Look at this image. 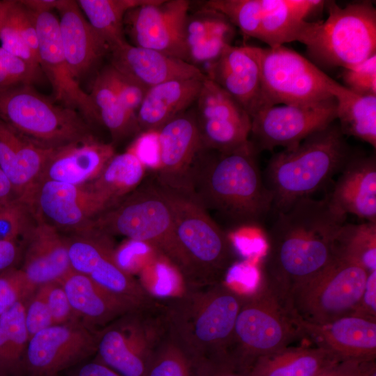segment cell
<instances>
[{
  "mask_svg": "<svg viewBox=\"0 0 376 376\" xmlns=\"http://www.w3.org/2000/svg\"><path fill=\"white\" fill-rule=\"evenodd\" d=\"M205 8L223 15L238 27L244 36L257 38L260 0H210L206 2Z\"/></svg>",
  "mask_w": 376,
  "mask_h": 376,
  "instance_id": "obj_42",
  "label": "cell"
},
{
  "mask_svg": "<svg viewBox=\"0 0 376 376\" xmlns=\"http://www.w3.org/2000/svg\"><path fill=\"white\" fill-rule=\"evenodd\" d=\"M195 103L194 115L203 148L227 151L249 141L250 116L206 76Z\"/></svg>",
  "mask_w": 376,
  "mask_h": 376,
  "instance_id": "obj_18",
  "label": "cell"
},
{
  "mask_svg": "<svg viewBox=\"0 0 376 376\" xmlns=\"http://www.w3.org/2000/svg\"><path fill=\"white\" fill-rule=\"evenodd\" d=\"M328 17L313 22L303 44L314 62L347 68L376 54V9L373 1L339 6L327 1Z\"/></svg>",
  "mask_w": 376,
  "mask_h": 376,
  "instance_id": "obj_7",
  "label": "cell"
},
{
  "mask_svg": "<svg viewBox=\"0 0 376 376\" xmlns=\"http://www.w3.org/2000/svg\"><path fill=\"white\" fill-rule=\"evenodd\" d=\"M276 213L261 269L265 281L289 297L337 259L334 241L347 215L327 196L303 198Z\"/></svg>",
  "mask_w": 376,
  "mask_h": 376,
  "instance_id": "obj_1",
  "label": "cell"
},
{
  "mask_svg": "<svg viewBox=\"0 0 376 376\" xmlns=\"http://www.w3.org/2000/svg\"><path fill=\"white\" fill-rule=\"evenodd\" d=\"M59 0H24L21 2L33 13L51 11L56 8Z\"/></svg>",
  "mask_w": 376,
  "mask_h": 376,
  "instance_id": "obj_57",
  "label": "cell"
},
{
  "mask_svg": "<svg viewBox=\"0 0 376 376\" xmlns=\"http://www.w3.org/2000/svg\"><path fill=\"white\" fill-rule=\"evenodd\" d=\"M234 36L233 25L221 14L212 26L188 47L189 63H211L229 45Z\"/></svg>",
  "mask_w": 376,
  "mask_h": 376,
  "instance_id": "obj_41",
  "label": "cell"
},
{
  "mask_svg": "<svg viewBox=\"0 0 376 376\" xmlns=\"http://www.w3.org/2000/svg\"><path fill=\"white\" fill-rule=\"evenodd\" d=\"M243 298L224 281L185 286L164 303L169 334L194 359L228 349Z\"/></svg>",
  "mask_w": 376,
  "mask_h": 376,
  "instance_id": "obj_4",
  "label": "cell"
},
{
  "mask_svg": "<svg viewBox=\"0 0 376 376\" xmlns=\"http://www.w3.org/2000/svg\"><path fill=\"white\" fill-rule=\"evenodd\" d=\"M38 222L30 203L14 198L0 205V240L25 244Z\"/></svg>",
  "mask_w": 376,
  "mask_h": 376,
  "instance_id": "obj_39",
  "label": "cell"
},
{
  "mask_svg": "<svg viewBox=\"0 0 376 376\" xmlns=\"http://www.w3.org/2000/svg\"><path fill=\"white\" fill-rule=\"evenodd\" d=\"M195 361L168 331L154 353L144 376H194Z\"/></svg>",
  "mask_w": 376,
  "mask_h": 376,
  "instance_id": "obj_40",
  "label": "cell"
},
{
  "mask_svg": "<svg viewBox=\"0 0 376 376\" xmlns=\"http://www.w3.org/2000/svg\"><path fill=\"white\" fill-rule=\"evenodd\" d=\"M21 198L30 203L39 221L72 235L92 230L95 219L113 205L88 184L75 185L52 180L38 181Z\"/></svg>",
  "mask_w": 376,
  "mask_h": 376,
  "instance_id": "obj_13",
  "label": "cell"
},
{
  "mask_svg": "<svg viewBox=\"0 0 376 376\" xmlns=\"http://www.w3.org/2000/svg\"><path fill=\"white\" fill-rule=\"evenodd\" d=\"M336 120L334 97L311 104L270 106L251 117L249 140L258 152L278 146L291 148Z\"/></svg>",
  "mask_w": 376,
  "mask_h": 376,
  "instance_id": "obj_14",
  "label": "cell"
},
{
  "mask_svg": "<svg viewBox=\"0 0 376 376\" xmlns=\"http://www.w3.org/2000/svg\"><path fill=\"white\" fill-rule=\"evenodd\" d=\"M316 376H376L375 360H341Z\"/></svg>",
  "mask_w": 376,
  "mask_h": 376,
  "instance_id": "obj_53",
  "label": "cell"
},
{
  "mask_svg": "<svg viewBox=\"0 0 376 376\" xmlns=\"http://www.w3.org/2000/svg\"><path fill=\"white\" fill-rule=\"evenodd\" d=\"M105 69L123 105L130 116L137 120V113L148 89L111 65Z\"/></svg>",
  "mask_w": 376,
  "mask_h": 376,
  "instance_id": "obj_49",
  "label": "cell"
},
{
  "mask_svg": "<svg viewBox=\"0 0 376 376\" xmlns=\"http://www.w3.org/2000/svg\"><path fill=\"white\" fill-rule=\"evenodd\" d=\"M151 0H79L77 3L108 50L125 41L124 18L127 13Z\"/></svg>",
  "mask_w": 376,
  "mask_h": 376,
  "instance_id": "obj_35",
  "label": "cell"
},
{
  "mask_svg": "<svg viewBox=\"0 0 376 376\" xmlns=\"http://www.w3.org/2000/svg\"><path fill=\"white\" fill-rule=\"evenodd\" d=\"M353 314L376 320V270L368 273L361 298Z\"/></svg>",
  "mask_w": 376,
  "mask_h": 376,
  "instance_id": "obj_54",
  "label": "cell"
},
{
  "mask_svg": "<svg viewBox=\"0 0 376 376\" xmlns=\"http://www.w3.org/2000/svg\"><path fill=\"white\" fill-rule=\"evenodd\" d=\"M14 198L16 196L10 181L0 168V205Z\"/></svg>",
  "mask_w": 376,
  "mask_h": 376,
  "instance_id": "obj_58",
  "label": "cell"
},
{
  "mask_svg": "<svg viewBox=\"0 0 376 376\" xmlns=\"http://www.w3.org/2000/svg\"><path fill=\"white\" fill-rule=\"evenodd\" d=\"M38 71L22 59L0 47V90L19 84H31Z\"/></svg>",
  "mask_w": 376,
  "mask_h": 376,
  "instance_id": "obj_47",
  "label": "cell"
},
{
  "mask_svg": "<svg viewBox=\"0 0 376 376\" xmlns=\"http://www.w3.org/2000/svg\"><path fill=\"white\" fill-rule=\"evenodd\" d=\"M210 63L205 76L236 100L251 118L267 107L252 46L229 45Z\"/></svg>",
  "mask_w": 376,
  "mask_h": 376,
  "instance_id": "obj_21",
  "label": "cell"
},
{
  "mask_svg": "<svg viewBox=\"0 0 376 376\" xmlns=\"http://www.w3.org/2000/svg\"><path fill=\"white\" fill-rule=\"evenodd\" d=\"M325 2L320 0H260L256 39L266 43L269 47L294 41L303 43L313 24L306 18Z\"/></svg>",
  "mask_w": 376,
  "mask_h": 376,
  "instance_id": "obj_30",
  "label": "cell"
},
{
  "mask_svg": "<svg viewBox=\"0 0 376 376\" xmlns=\"http://www.w3.org/2000/svg\"><path fill=\"white\" fill-rule=\"evenodd\" d=\"M19 254L18 244L11 241L0 240V271L10 267Z\"/></svg>",
  "mask_w": 376,
  "mask_h": 376,
  "instance_id": "obj_56",
  "label": "cell"
},
{
  "mask_svg": "<svg viewBox=\"0 0 376 376\" xmlns=\"http://www.w3.org/2000/svg\"><path fill=\"white\" fill-rule=\"evenodd\" d=\"M168 331L164 303L154 300L97 332V360L120 376H144Z\"/></svg>",
  "mask_w": 376,
  "mask_h": 376,
  "instance_id": "obj_8",
  "label": "cell"
},
{
  "mask_svg": "<svg viewBox=\"0 0 376 376\" xmlns=\"http://www.w3.org/2000/svg\"><path fill=\"white\" fill-rule=\"evenodd\" d=\"M127 150L138 157L146 169L159 171L160 156L157 131L142 132Z\"/></svg>",
  "mask_w": 376,
  "mask_h": 376,
  "instance_id": "obj_52",
  "label": "cell"
},
{
  "mask_svg": "<svg viewBox=\"0 0 376 376\" xmlns=\"http://www.w3.org/2000/svg\"><path fill=\"white\" fill-rule=\"evenodd\" d=\"M97 333L78 321L54 324L33 336L23 368L29 376L58 375L96 353Z\"/></svg>",
  "mask_w": 376,
  "mask_h": 376,
  "instance_id": "obj_16",
  "label": "cell"
},
{
  "mask_svg": "<svg viewBox=\"0 0 376 376\" xmlns=\"http://www.w3.org/2000/svg\"><path fill=\"white\" fill-rule=\"evenodd\" d=\"M233 246L248 260L262 261L265 256L268 242L267 232L260 225H244L228 234Z\"/></svg>",
  "mask_w": 376,
  "mask_h": 376,
  "instance_id": "obj_44",
  "label": "cell"
},
{
  "mask_svg": "<svg viewBox=\"0 0 376 376\" xmlns=\"http://www.w3.org/2000/svg\"><path fill=\"white\" fill-rule=\"evenodd\" d=\"M159 255L148 244L130 239L114 251L118 265L131 275L132 272L147 267Z\"/></svg>",
  "mask_w": 376,
  "mask_h": 376,
  "instance_id": "obj_46",
  "label": "cell"
},
{
  "mask_svg": "<svg viewBox=\"0 0 376 376\" xmlns=\"http://www.w3.org/2000/svg\"><path fill=\"white\" fill-rule=\"evenodd\" d=\"M205 78L168 81L148 88L137 113L140 132L157 131L195 103Z\"/></svg>",
  "mask_w": 376,
  "mask_h": 376,
  "instance_id": "obj_31",
  "label": "cell"
},
{
  "mask_svg": "<svg viewBox=\"0 0 376 376\" xmlns=\"http://www.w3.org/2000/svg\"><path fill=\"white\" fill-rule=\"evenodd\" d=\"M164 189L170 196L174 211L172 265L185 286L224 281L227 270L235 262L228 234L189 194Z\"/></svg>",
  "mask_w": 376,
  "mask_h": 376,
  "instance_id": "obj_5",
  "label": "cell"
},
{
  "mask_svg": "<svg viewBox=\"0 0 376 376\" xmlns=\"http://www.w3.org/2000/svg\"><path fill=\"white\" fill-rule=\"evenodd\" d=\"M338 212L376 223V159L352 156L327 196Z\"/></svg>",
  "mask_w": 376,
  "mask_h": 376,
  "instance_id": "obj_25",
  "label": "cell"
},
{
  "mask_svg": "<svg viewBox=\"0 0 376 376\" xmlns=\"http://www.w3.org/2000/svg\"><path fill=\"white\" fill-rule=\"evenodd\" d=\"M29 340L24 302L18 301L0 315V375L23 368Z\"/></svg>",
  "mask_w": 376,
  "mask_h": 376,
  "instance_id": "obj_38",
  "label": "cell"
},
{
  "mask_svg": "<svg viewBox=\"0 0 376 376\" xmlns=\"http://www.w3.org/2000/svg\"><path fill=\"white\" fill-rule=\"evenodd\" d=\"M70 376H120L97 359L84 363L72 372Z\"/></svg>",
  "mask_w": 376,
  "mask_h": 376,
  "instance_id": "obj_55",
  "label": "cell"
},
{
  "mask_svg": "<svg viewBox=\"0 0 376 376\" xmlns=\"http://www.w3.org/2000/svg\"><path fill=\"white\" fill-rule=\"evenodd\" d=\"M368 273L359 265L336 259L289 295L292 307L302 322L311 324L353 314Z\"/></svg>",
  "mask_w": 376,
  "mask_h": 376,
  "instance_id": "obj_12",
  "label": "cell"
},
{
  "mask_svg": "<svg viewBox=\"0 0 376 376\" xmlns=\"http://www.w3.org/2000/svg\"><path fill=\"white\" fill-rule=\"evenodd\" d=\"M90 95L100 123L109 130L114 141L140 132L137 120L123 105L105 68L96 77Z\"/></svg>",
  "mask_w": 376,
  "mask_h": 376,
  "instance_id": "obj_36",
  "label": "cell"
},
{
  "mask_svg": "<svg viewBox=\"0 0 376 376\" xmlns=\"http://www.w3.org/2000/svg\"><path fill=\"white\" fill-rule=\"evenodd\" d=\"M194 376H251L249 367L228 348L196 359Z\"/></svg>",
  "mask_w": 376,
  "mask_h": 376,
  "instance_id": "obj_43",
  "label": "cell"
},
{
  "mask_svg": "<svg viewBox=\"0 0 376 376\" xmlns=\"http://www.w3.org/2000/svg\"><path fill=\"white\" fill-rule=\"evenodd\" d=\"M21 269L35 288L59 281L72 269L68 239L56 228L38 221L25 242Z\"/></svg>",
  "mask_w": 376,
  "mask_h": 376,
  "instance_id": "obj_28",
  "label": "cell"
},
{
  "mask_svg": "<svg viewBox=\"0 0 376 376\" xmlns=\"http://www.w3.org/2000/svg\"><path fill=\"white\" fill-rule=\"evenodd\" d=\"M59 31L64 55L73 76L77 79L88 72L108 50L81 12L75 1L59 0Z\"/></svg>",
  "mask_w": 376,
  "mask_h": 376,
  "instance_id": "obj_29",
  "label": "cell"
},
{
  "mask_svg": "<svg viewBox=\"0 0 376 376\" xmlns=\"http://www.w3.org/2000/svg\"><path fill=\"white\" fill-rule=\"evenodd\" d=\"M330 92L336 103V119L344 135L376 148V95H361L334 80Z\"/></svg>",
  "mask_w": 376,
  "mask_h": 376,
  "instance_id": "obj_33",
  "label": "cell"
},
{
  "mask_svg": "<svg viewBox=\"0 0 376 376\" xmlns=\"http://www.w3.org/2000/svg\"><path fill=\"white\" fill-rule=\"evenodd\" d=\"M68 239V256L73 271L88 276L104 289L136 307L154 301L141 283L118 265L111 236L93 229Z\"/></svg>",
  "mask_w": 376,
  "mask_h": 376,
  "instance_id": "obj_15",
  "label": "cell"
},
{
  "mask_svg": "<svg viewBox=\"0 0 376 376\" xmlns=\"http://www.w3.org/2000/svg\"><path fill=\"white\" fill-rule=\"evenodd\" d=\"M146 171L138 157L127 150L115 154L100 175L88 185L114 205L140 185Z\"/></svg>",
  "mask_w": 376,
  "mask_h": 376,
  "instance_id": "obj_34",
  "label": "cell"
},
{
  "mask_svg": "<svg viewBox=\"0 0 376 376\" xmlns=\"http://www.w3.org/2000/svg\"><path fill=\"white\" fill-rule=\"evenodd\" d=\"M173 206L167 191L146 183L98 215L93 228L109 235L148 244L171 264L174 257Z\"/></svg>",
  "mask_w": 376,
  "mask_h": 376,
  "instance_id": "obj_9",
  "label": "cell"
},
{
  "mask_svg": "<svg viewBox=\"0 0 376 376\" xmlns=\"http://www.w3.org/2000/svg\"><path fill=\"white\" fill-rule=\"evenodd\" d=\"M189 5L186 0H151L129 10L124 22L134 45L189 63L185 26Z\"/></svg>",
  "mask_w": 376,
  "mask_h": 376,
  "instance_id": "obj_17",
  "label": "cell"
},
{
  "mask_svg": "<svg viewBox=\"0 0 376 376\" xmlns=\"http://www.w3.org/2000/svg\"><path fill=\"white\" fill-rule=\"evenodd\" d=\"M58 282L63 287L77 321L92 329L136 308L104 289L88 276L71 269Z\"/></svg>",
  "mask_w": 376,
  "mask_h": 376,
  "instance_id": "obj_27",
  "label": "cell"
},
{
  "mask_svg": "<svg viewBox=\"0 0 376 376\" xmlns=\"http://www.w3.org/2000/svg\"><path fill=\"white\" fill-rule=\"evenodd\" d=\"M160 168L157 183L188 194L191 166L203 146L194 113H184L157 130Z\"/></svg>",
  "mask_w": 376,
  "mask_h": 376,
  "instance_id": "obj_20",
  "label": "cell"
},
{
  "mask_svg": "<svg viewBox=\"0 0 376 376\" xmlns=\"http://www.w3.org/2000/svg\"><path fill=\"white\" fill-rule=\"evenodd\" d=\"M252 49L267 107L311 104L334 97L330 92L334 79L297 52L284 45Z\"/></svg>",
  "mask_w": 376,
  "mask_h": 376,
  "instance_id": "obj_11",
  "label": "cell"
},
{
  "mask_svg": "<svg viewBox=\"0 0 376 376\" xmlns=\"http://www.w3.org/2000/svg\"><path fill=\"white\" fill-rule=\"evenodd\" d=\"M337 259L376 270V223L343 224L334 241Z\"/></svg>",
  "mask_w": 376,
  "mask_h": 376,
  "instance_id": "obj_37",
  "label": "cell"
},
{
  "mask_svg": "<svg viewBox=\"0 0 376 376\" xmlns=\"http://www.w3.org/2000/svg\"><path fill=\"white\" fill-rule=\"evenodd\" d=\"M56 149L32 141L0 120V168L16 197L24 196L32 189Z\"/></svg>",
  "mask_w": 376,
  "mask_h": 376,
  "instance_id": "obj_26",
  "label": "cell"
},
{
  "mask_svg": "<svg viewBox=\"0 0 376 376\" xmlns=\"http://www.w3.org/2000/svg\"><path fill=\"white\" fill-rule=\"evenodd\" d=\"M33 13L39 65L52 85L54 99L78 111L87 123H100L91 95L81 88L70 71L63 50L58 18L51 11Z\"/></svg>",
  "mask_w": 376,
  "mask_h": 376,
  "instance_id": "obj_19",
  "label": "cell"
},
{
  "mask_svg": "<svg viewBox=\"0 0 376 376\" xmlns=\"http://www.w3.org/2000/svg\"><path fill=\"white\" fill-rule=\"evenodd\" d=\"M0 120L32 141L51 148L92 136L78 111L53 103L31 84L0 90Z\"/></svg>",
  "mask_w": 376,
  "mask_h": 376,
  "instance_id": "obj_10",
  "label": "cell"
},
{
  "mask_svg": "<svg viewBox=\"0 0 376 376\" xmlns=\"http://www.w3.org/2000/svg\"><path fill=\"white\" fill-rule=\"evenodd\" d=\"M345 135L335 121L309 135L296 146L269 159L265 182L276 212L311 197L340 173L352 157Z\"/></svg>",
  "mask_w": 376,
  "mask_h": 376,
  "instance_id": "obj_3",
  "label": "cell"
},
{
  "mask_svg": "<svg viewBox=\"0 0 376 376\" xmlns=\"http://www.w3.org/2000/svg\"><path fill=\"white\" fill-rule=\"evenodd\" d=\"M346 88L361 95H376V54L355 65L343 68Z\"/></svg>",
  "mask_w": 376,
  "mask_h": 376,
  "instance_id": "obj_48",
  "label": "cell"
},
{
  "mask_svg": "<svg viewBox=\"0 0 376 376\" xmlns=\"http://www.w3.org/2000/svg\"><path fill=\"white\" fill-rule=\"evenodd\" d=\"M114 155L112 144L100 142L92 136L56 148L45 164L38 181L88 184L100 175Z\"/></svg>",
  "mask_w": 376,
  "mask_h": 376,
  "instance_id": "obj_24",
  "label": "cell"
},
{
  "mask_svg": "<svg viewBox=\"0 0 376 376\" xmlns=\"http://www.w3.org/2000/svg\"><path fill=\"white\" fill-rule=\"evenodd\" d=\"M250 140L227 151L202 149L190 171L188 194L233 224L260 225L273 208Z\"/></svg>",
  "mask_w": 376,
  "mask_h": 376,
  "instance_id": "obj_2",
  "label": "cell"
},
{
  "mask_svg": "<svg viewBox=\"0 0 376 376\" xmlns=\"http://www.w3.org/2000/svg\"><path fill=\"white\" fill-rule=\"evenodd\" d=\"M36 290L20 269H11L0 275V315L18 301H24Z\"/></svg>",
  "mask_w": 376,
  "mask_h": 376,
  "instance_id": "obj_45",
  "label": "cell"
},
{
  "mask_svg": "<svg viewBox=\"0 0 376 376\" xmlns=\"http://www.w3.org/2000/svg\"><path fill=\"white\" fill-rule=\"evenodd\" d=\"M341 361L317 346L287 347L258 357L250 366L251 376H316Z\"/></svg>",
  "mask_w": 376,
  "mask_h": 376,
  "instance_id": "obj_32",
  "label": "cell"
},
{
  "mask_svg": "<svg viewBox=\"0 0 376 376\" xmlns=\"http://www.w3.org/2000/svg\"><path fill=\"white\" fill-rule=\"evenodd\" d=\"M25 323L29 338L54 325L44 293L38 286L25 304Z\"/></svg>",
  "mask_w": 376,
  "mask_h": 376,
  "instance_id": "obj_50",
  "label": "cell"
},
{
  "mask_svg": "<svg viewBox=\"0 0 376 376\" xmlns=\"http://www.w3.org/2000/svg\"><path fill=\"white\" fill-rule=\"evenodd\" d=\"M302 326L305 336L340 360H375V319L351 314L322 324L302 322Z\"/></svg>",
  "mask_w": 376,
  "mask_h": 376,
  "instance_id": "obj_22",
  "label": "cell"
},
{
  "mask_svg": "<svg viewBox=\"0 0 376 376\" xmlns=\"http://www.w3.org/2000/svg\"><path fill=\"white\" fill-rule=\"evenodd\" d=\"M109 51L110 65L147 89L171 80L205 76L196 65L126 40Z\"/></svg>",
  "mask_w": 376,
  "mask_h": 376,
  "instance_id": "obj_23",
  "label": "cell"
},
{
  "mask_svg": "<svg viewBox=\"0 0 376 376\" xmlns=\"http://www.w3.org/2000/svg\"><path fill=\"white\" fill-rule=\"evenodd\" d=\"M40 287L44 293L54 325L77 321L67 295L60 282H52Z\"/></svg>",
  "mask_w": 376,
  "mask_h": 376,
  "instance_id": "obj_51",
  "label": "cell"
},
{
  "mask_svg": "<svg viewBox=\"0 0 376 376\" xmlns=\"http://www.w3.org/2000/svg\"><path fill=\"white\" fill-rule=\"evenodd\" d=\"M303 336L302 322L289 297L263 279L256 290L244 295L228 348L250 367L258 357L285 348Z\"/></svg>",
  "mask_w": 376,
  "mask_h": 376,
  "instance_id": "obj_6",
  "label": "cell"
}]
</instances>
